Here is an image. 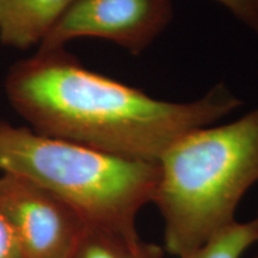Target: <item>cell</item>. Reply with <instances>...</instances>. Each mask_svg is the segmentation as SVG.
Wrapping results in <instances>:
<instances>
[{
    "label": "cell",
    "instance_id": "cell-1",
    "mask_svg": "<svg viewBox=\"0 0 258 258\" xmlns=\"http://www.w3.org/2000/svg\"><path fill=\"white\" fill-rule=\"evenodd\" d=\"M4 86L10 104L37 133L150 163L180 137L243 105L224 83L190 102L154 98L86 69L64 48L17 61Z\"/></svg>",
    "mask_w": 258,
    "mask_h": 258
},
{
    "label": "cell",
    "instance_id": "cell-2",
    "mask_svg": "<svg viewBox=\"0 0 258 258\" xmlns=\"http://www.w3.org/2000/svg\"><path fill=\"white\" fill-rule=\"evenodd\" d=\"M157 164L152 203L164 222V250L182 258L237 221L238 205L258 183V106L189 132Z\"/></svg>",
    "mask_w": 258,
    "mask_h": 258
},
{
    "label": "cell",
    "instance_id": "cell-3",
    "mask_svg": "<svg viewBox=\"0 0 258 258\" xmlns=\"http://www.w3.org/2000/svg\"><path fill=\"white\" fill-rule=\"evenodd\" d=\"M0 172L25 178L76 209L91 227L139 239L137 220L152 203L157 163L114 156L0 120Z\"/></svg>",
    "mask_w": 258,
    "mask_h": 258
},
{
    "label": "cell",
    "instance_id": "cell-4",
    "mask_svg": "<svg viewBox=\"0 0 258 258\" xmlns=\"http://www.w3.org/2000/svg\"><path fill=\"white\" fill-rule=\"evenodd\" d=\"M171 18L172 0H74L37 50L60 49L76 38L95 37L139 55Z\"/></svg>",
    "mask_w": 258,
    "mask_h": 258
},
{
    "label": "cell",
    "instance_id": "cell-5",
    "mask_svg": "<svg viewBox=\"0 0 258 258\" xmlns=\"http://www.w3.org/2000/svg\"><path fill=\"white\" fill-rule=\"evenodd\" d=\"M0 205L24 258H72L91 227L72 206L22 177L0 175Z\"/></svg>",
    "mask_w": 258,
    "mask_h": 258
},
{
    "label": "cell",
    "instance_id": "cell-6",
    "mask_svg": "<svg viewBox=\"0 0 258 258\" xmlns=\"http://www.w3.org/2000/svg\"><path fill=\"white\" fill-rule=\"evenodd\" d=\"M74 0H0V42L16 49L40 46Z\"/></svg>",
    "mask_w": 258,
    "mask_h": 258
},
{
    "label": "cell",
    "instance_id": "cell-7",
    "mask_svg": "<svg viewBox=\"0 0 258 258\" xmlns=\"http://www.w3.org/2000/svg\"><path fill=\"white\" fill-rule=\"evenodd\" d=\"M159 245L89 227L72 258H164Z\"/></svg>",
    "mask_w": 258,
    "mask_h": 258
},
{
    "label": "cell",
    "instance_id": "cell-8",
    "mask_svg": "<svg viewBox=\"0 0 258 258\" xmlns=\"http://www.w3.org/2000/svg\"><path fill=\"white\" fill-rule=\"evenodd\" d=\"M257 241L256 219L246 222L234 221L198 250L182 258H240Z\"/></svg>",
    "mask_w": 258,
    "mask_h": 258
},
{
    "label": "cell",
    "instance_id": "cell-9",
    "mask_svg": "<svg viewBox=\"0 0 258 258\" xmlns=\"http://www.w3.org/2000/svg\"><path fill=\"white\" fill-rule=\"evenodd\" d=\"M258 35V0H212Z\"/></svg>",
    "mask_w": 258,
    "mask_h": 258
},
{
    "label": "cell",
    "instance_id": "cell-10",
    "mask_svg": "<svg viewBox=\"0 0 258 258\" xmlns=\"http://www.w3.org/2000/svg\"><path fill=\"white\" fill-rule=\"evenodd\" d=\"M0 258H24L14 226L0 205Z\"/></svg>",
    "mask_w": 258,
    "mask_h": 258
},
{
    "label": "cell",
    "instance_id": "cell-11",
    "mask_svg": "<svg viewBox=\"0 0 258 258\" xmlns=\"http://www.w3.org/2000/svg\"><path fill=\"white\" fill-rule=\"evenodd\" d=\"M254 219H256V220H257V222H258V213H257V217H256V218H254ZM256 258H258V256H257Z\"/></svg>",
    "mask_w": 258,
    "mask_h": 258
}]
</instances>
